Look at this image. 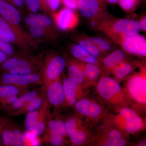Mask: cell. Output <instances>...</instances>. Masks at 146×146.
I'll use <instances>...</instances> for the list:
<instances>
[{
    "label": "cell",
    "mask_w": 146,
    "mask_h": 146,
    "mask_svg": "<svg viewBox=\"0 0 146 146\" xmlns=\"http://www.w3.org/2000/svg\"><path fill=\"white\" fill-rule=\"evenodd\" d=\"M43 60L31 52L19 50L15 55L9 57L0 66V73L30 74L40 71Z\"/></svg>",
    "instance_id": "6da1fadb"
},
{
    "label": "cell",
    "mask_w": 146,
    "mask_h": 146,
    "mask_svg": "<svg viewBox=\"0 0 146 146\" xmlns=\"http://www.w3.org/2000/svg\"><path fill=\"white\" fill-rule=\"evenodd\" d=\"M0 40L16 46L19 50L31 52L39 46L38 41L21 25L9 23L1 16Z\"/></svg>",
    "instance_id": "7a4b0ae2"
},
{
    "label": "cell",
    "mask_w": 146,
    "mask_h": 146,
    "mask_svg": "<svg viewBox=\"0 0 146 146\" xmlns=\"http://www.w3.org/2000/svg\"><path fill=\"white\" fill-rule=\"evenodd\" d=\"M66 65V60L62 56L55 53L47 55L42 61L39 71L42 78V89L45 91L50 84L60 77Z\"/></svg>",
    "instance_id": "3957f363"
},
{
    "label": "cell",
    "mask_w": 146,
    "mask_h": 146,
    "mask_svg": "<svg viewBox=\"0 0 146 146\" xmlns=\"http://www.w3.org/2000/svg\"><path fill=\"white\" fill-rule=\"evenodd\" d=\"M98 22L99 29L108 34H123L135 35L138 34L140 28L138 21L127 18L100 19Z\"/></svg>",
    "instance_id": "277c9868"
},
{
    "label": "cell",
    "mask_w": 146,
    "mask_h": 146,
    "mask_svg": "<svg viewBox=\"0 0 146 146\" xmlns=\"http://www.w3.org/2000/svg\"><path fill=\"white\" fill-rule=\"evenodd\" d=\"M112 40L119 44L127 52L141 56H146V40L142 35L123 34H107Z\"/></svg>",
    "instance_id": "5b68a950"
},
{
    "label": "cell",
    "mask_w": 146,
    "mask_h": 146,
    "mask_svg": "<svg viewBox=\"0 0 146 146\" xmlns=\"http://www.w3.org/2000/svg\"><path fill=\"white\" fill-rule=\"evenodd\" d=\"M40 72L30 74H16L2 73L0 74V84H8L31 89L35 86L42 85Z\"/></svg>",
    "instance_id": "8992f818"
},
{
    "label": "cell",
    "mask_w": 146,
    "mask_h": 146,
    "mask_svg": "<svg viewBox=\"0 0 146 146\" xmlns=\"http://www.w3.org/2000/svg\"><path fill=\"white\" fill-rule=\"evenodd\" d=\"M3 145L5 146L30 145L23 130L17 123L13 121L3 130L1 136Z\"/></svg>",
    "instance_id": "52a82bcc"
},
{
    "label": "cell",
    "mask_w": 146,
    "mask_h": 146,
    "mask_svg": "<svg viewBox=\"0 0 146 146\" xmlns=\"http://www.w3.org/2000/svg\"><path fill=\"white\" fill-rule=\"evenodd\" d=\"M53 21L58 29L63 31L71 30L79 23V17L74 10L67 8L62 9L51 14Z\"/></svg>",
    "instance_id": "ba28073f"
},
{
    "label": "cell",
    "mask_w": 146,
    "mask_h": 146,
    "mask_svg": "<svg viewBox=\"0 0 146 146\" xmlns=\"http://www.w3.org/2000/svg\"><path fill=\"white\" fill-rule=\"evenodd\" d=\"M105 1L104 0H78V9L83 17L98 21L102 18L104 12Z\"/></svg>",
    "instance_id": "9c48e42d"
},
{
    "label": "cell",
    "mask_w": 146,
    "mask_h": 146,
    "mask_svg": "<svg viewBox=\"0 0 146 146\" xmlns=\"http://www.w3.org/2000/svg\"><path fill=\"white\" fill-rule=\"evenodd\" d=\"M45 92L46 98L50 105L56 107L65 102L63 83L60 81L59 78L50 84Z\"/></svg>",
    "instance_id": "30bf717a"
},
{
    "label": "cell",
    "mask_w": 146,
    "mask_h": 146,
    "mask_svg": "<svg viewBox=\"0 0 146 146\" xmlns=\"http://www.w3.org/2000/svg\"><path fill=\"white\" fill-rule=\"evenodd\" d=\"M128 89L132 98L136 101L146 102V80L141 75L132 77L128 84Z\"/></svg>",
    "instance_id": "8fae6325"
},
{
    "label": "cell",
    "mask_w": 146,
    "mask_h": 146,
    "mask_svg": "<svg viewBox=\"0 0 146 146\" xmlns=\"http://www.w3.org/2000/svg\"><path fill=\"white\" fill-rule=\"evenodd\" d=\"M24 21L28 27L39 26L58 33V29L55 25L52 18L45 14L31 13L25 18Z\"/></svg>",
    "instance_id": "7c38bea8"
},
{
    "label": "cell",
    "mask_w": 146,
    "mask_h": 146,
    "mask_svg": "<svg viewBox=\"0 0 146 146\" xmlns=\"http://www.w3.org/2000/svg\"><path fill=\"white\" fill-rule=\"evenodd\" d=\"M0 16L9 23L20 25L22 16L20 11L5 0H0Z\"/></svg>",
    "instance_id": "4fadbf2b"
},
{
    "label": "cell",
    "mask_w": 146,
    "mask_h": 146,
    "mask_svg": "<svg viewBox=\"0 0 146 146\" xmlns=\"http://www.w3.org/2000/svg\"><path fill=\"white\" fill-rule=\"evenodd\" d=\"M98 90L102 98L108 100L119 93L121 91V87L115 80L104 77L98 84Z\"/></svg>",
    "instance_id": "5bb4252c"
},
{
    "label": "cell",
    "mask_w": 146,
    "mask_h": 146,
    "mask_svg": "<svg viewBox=\"0 0 146 146\" xmlns=\"http://www.w3.org/2000/svg\"><path fill=\"white\" fill-rule=\"evenodd\" d=\"M41 90V87H40L39 89H34L29 91L22 95L4 111L9 116H15L16 113L33 99L39 94Z\"/></svg>",
    "instance_id": "9a60e30c"
},
{
    "label": "cell",
    "mask_w": 146,
    "mask_h": 146,
    "mask_svg": "<svg viewBox=\"0 0 146 146\" xmlns=\"http://www.w3.org/2000/svg\"><path fill=\"white\" fill-rule=\"evenodd\" d=\"M120 112L125 119V129L128 133H135L141 129L143 122L135 112L128 108H125L121 110Z\"/></svg>",
    "instance_id": "2e32d148"
},
{
    "label": "cell",
    "mask_w": 146,
    "mask_h": 146,
    "mask_svg": "<svg viewBox=\"0 0 146 146\" xmlns=\"http://www.w3.org/2000/svg\"><path fill=\"white\" fill-rule=\"evenodd\" d=\"M50 104L47 100L38 110L33 133L37 136H41L46 129L48 117L50 114Z\"/></svg>",
    "instance_id": "e0dca14e"
},
{
    "label": "cell",
    "mask_w": 146,
    "mask_h": 146,
    "mask_svg": "<svg viewBox=\"0 0 146 146\" xmlns=\"http://www.w3.org/2000/svg\"><path fill=\"white\" fill-rule=\"evenodd\" d=\"M75 108L79 113L87 117H97L101 112L99 105L86 99L80 100L77 102L75 104Z\"/></svg>",
    "instance_id": "ac0fdd59"
},
{
    "label": "cell",
    "mask_w": 146,
    "mask_h": 146,
    "mask_svg": "<svg viewBox=\"0 0 146 146\" xmlns=\"http://www.w3.org/2000/svg\"><path fill=\"white\" fill-rule=\"evenodd\" d=\"M63 91L66 103L72 106L76 103L78 91V84L73 81L70 78H65L63 79Z\"/></svg>",
    "instance_id": "d6986e66"
},
{
    "label": "cell",
    "mask_w": 146,
    "mask_h": 146,
    "mask_svg": "<svg viewBox=\"0 0 146 146\" xmlns=\"http://www.w3.org/2000/svg\"><path fill=\"white\" fill-rule=\"evenodd\" d=\"M29 33L33 38L38 40L53 41L58 36V33H56L50 30L39 26L29 27Z\"/></svg>",
    "instance_id": "ffe728a7"
},
{
    "label": "cell",
    "mask_w": 146,
    "mask_h": 146,
    "mask_svg": "<svg viewBox=\"0 0 146 146\" xmlns=\"http://www.w3.org/2000/svg\"><path fill=\"white\" fill-rule=\"evenodd\" d=\"M46 100V92L41 88V91L33 99L26 105L25 107L16 113L15 117L23 115H26L28 113L35 111L42 107Z\"/></svg>",
    "instance_id": "44dd1931"
},
{
    "label": "cell",
    "mask_w": 146,
    "mask_h": 146,
    "mask_svg": "<svg viewBox=\"0 0 146 146\" xmlns=\"http://www.w3.org/2000/svg\"><path fill=\"white\" fill-rule=\"evenodd\" d=\"M71 53L74 56L87 63L95 64L97 63V57L89 53L79 44H74L70 46Z\"/></svg>",
    "instance_id": "7402d4cb"
},
{
    "label": "cell",
    "mask_w": 146,
    "mask_h": 146,
    "mask_svg": "<svg viewBox=\"0 0 146 146\" xmlns=\"http://www.w3.org/2000/svg\"><path fill=\"white\" fill-rule=\"evenodd\" d=\"M68 70L69 77L80 84L83 82L84 74L82 65L76 61L70 60L68 62Z\"/></svg>",
    "instance_id": "603a6c76"
},
{
    "label": "cell",
    "mask_w": 146,
    "mask_h": 146,
    "mask_svg": "<svg viewBox=\"0 0 146 146\" xmlns=\"http://www.w3.org/2000/svg\"><path fill=\"white\" fill-rule=\"evenodd\" d=\"M46 129L64 137L67 135L65 122L63 120L52 117L50 113L48 117Z\"/></svg>",
    "instance_id": "cb8c5ba5"
},
{
    "label": "cell",
    "mask_w": 146,
    "mask_h": 146,
    "mask_svg": "<svg viewBox=\"0 0 146 146\" xmlns=\"http://www.w3.org/2000/svg\"><path fill=\"white\" fill-rule=\"evenodd\" d=\"M30 91V89L20 88L8 84H0V100L9 96H21Z\"/></svg>",
    "instance_id": "d4e9b609"
},
{
    "label": "cell",
    "mask_w": 146,
    "mask_h": 146,
    "mask_svg": "<svg viewBox=\"0 0 146 146\" xmlns=\"http://www.w3.org/2000/svg\"><path fill=\"white\" fill-rule=\"evenodd\" d=\"M125 57V55L123 51L116 50L104 58V64L108 68L114 69L117 65L123 61Z\"/></svg>",
    "instance_id": "484cf974"
},
{
    "label": "cell",
    "mask_w": 146,
    "mask_h": 146,
    "mask_svg": "<svg viewBox=\"0 0 146 146\" xmlns=\"http://www.w3.org/2000/svg\"><path fill=\"white\" fill-rule=\"evenodd\" d=\"M41 142L53 146H61L65 143L64 136L45 129L41 135Z\"/></svg>",
    "instance_id": "4316f807"
},
{
    "label": "cell",
    "mask_w": 146,
    "mask_h": 146,
    "mask_svg": "<svg viewBox=\"0 0 146 146\" xmlns=\"http://www.w3.org/2000/svg\"><path fill=\"white\" fill-rule=\"evenodd\" d=\"M126 145V141L123 139L121 133L115 130L111 131L108 134L106 142L103 146H123Z\"/></svg>",
    "instance_id": "83f0119b"
},
{
    "label": "cell",
    "mask_w": 146,
    "mask_h": 146,
    "mask_svg": "<svg viewBox=\"0 0 146 146\" xmlns=\"http://www.w3.org/2000/svg\"><path fill=\"white\" fill-rule=\"evenodd\" d=\"M86 39L92 42L101 52H106L112 49V46L109 41L98 37H86Z\"/></svg>",
    "instance_id": "f1b7e54d"
},
{
    "label": "cell",
    "mask_w": 146,
    "mask_h": 146,
    "mask_svg": "<svg viewBox=\"0 0 146 146\" xmlns=\"http://www.w3.org/2000/svg\"><path fill=\"white\" fill-rule=\"evenodd\" d=\"M76 41L80 45L89 53L93 55L95 57H98L100 55L102 52L93 43L86 39V37L78 38L76 39Z\"/></svg>",
    "instance_id": "f546056e"
},
{
    "label": "cell",
    "mask_w": 146,
    "mask_h": 146,
    "mask_svg": "<svg viewBox=\"0 0 146 146\" xmlns=\"http://www.w3.org/2000/svg\"><path fill=\"white\" fill-rule=\"evenodd\" d=\"M114 72L119 79H123L132 70V67L129 63L123 61L114 68Z\"/></svg>",
    "instance_id": "4dcf8cb0"
},
{
    "label": "cell",
    "mask_w": 146,
    "mask_h": 146,
    "mask_svg": "<svg viewBox=\"0 0 146 146\" xmlns=\"http://www.w3.org/2000/svg\"><path fill=\"white\" fill-rule=\"evenodd\" d=\"M84 76H85L89 79L94 80L97 78L100 74V70L98 67L92 63H88L83 68Z\"/></svg>",
    "instance_id": "1f68e13d"
},
{
    "label": "cell",
    "mask_w": 146,
    "mask_h": 146,
    "mask_svg": "<svg viewBox=\"0 0 146 146\" xmlns=\"http://www.w3.org/2000/svg\"><path fill=\"white\" fill-rule=\"evenodd\" d=\"M68 136L74 145H81L86 139V134L78 127L72 131Z\"/></svg>",
    "instance_id": "d6a6232c"
},
{
    "label": "cell",
    "mask_w": 146,
    "mask_h": 146,
    "mask_svg": "<svg viewBox=\"0 0 146 146\" xmlns=\"http://www.w3.org/2000/svg\"><path fill=\"white\" fill-rule=\"evenodd\" d=\"M61 3V0H44L41 10L51 14L57 11Z\"/></svg>",
    "instance_id": "836d02e7"
},
{
    "label": "cell",
    "mask_w": 146,
    "mask_h": 146,
    "mask_svg": "<svg viewBox=\"0 0 146 146\" xmlns=\"http://www.w3.org/2000/svg\"><path fill=\"white\" fill-rule=\"evenodd\" d=\"M39 109L35 111L29 112L26 115L24 121V127L28 132H32L36 122Z\"/></svg>",
    "instance_id": "e575fe53"
},
{
    "label": "cell",
    "mask_w": 146,
    "mask_h": 146,
    "mask_svg": "<svg viewBox=\"0 0 146 146\" xmlns=\"http://www.w3.org/2000/svg\"><path fill=\"white\" fill-rule=\"evenodd\" d=\"M141 0H119L117 4L125 12H131L137 7Z\"/></svg>",
    "instance_id": "d590c367"
},
{
    "label": "cell",
    "mask_w": 146,
    "mask_h": 146,
    "mask_svg": "<svg viewBox=\"0 0 146 146\" xmlns=\"http://www.w3.org/2000/svg\"><path fill=\"white\" fill-rule=\"evenodd\" d=\"M44 0H25V7L31 13H37L42 10Z\"/></svg>",
    "instance_id": "8d00e7d4"
},
{
    "label": "cell",
    "mask_w": 146,
    "mask_h": 146,
    "mask_svg": "<svg viewBox=\"0 0 146 146\" xmlns=\"http://www.w3.org/2000/svg\"><path fill=\"white\" fill-rule=\"evenodd\" d=\"M0 50L5 53L9 57L15 55L17 52L13 45L1 40H0Z\"/></svg>",
    "instance_id": "74e56055"
},
{
    "label": "cell",
    "mask_w": 146,
    "mask_h": 146,
    "mask_svg": "<svg viewBox=\"0 0 146 146\" xmlns=\"http://www.w3.org/2000/svg\"><path fill=\"white\" fill-rule=\"evenodd\" d=\"M65 123L67 135H69L72 131L78 127L77 121L75 118H69Z\"/></svg>",
    "instance_id": "f35d334b"
},
{
    "label": "cell",
    "mask_w": 146,
    "mask_h": 146,
    "mask_svg": "<svg viewBox=\"0 0 146 146\" xmlns=\"http://www.w3.org/2000/svg\"><path fill=\"white\" fill-rule=\"evenodd\" d=\"M61 3L66 8L74 11L78 9V0H61Z\"/></svg>",
    "instance_id": "ab89813d"
},
{
    "label": "cell",
    "mask_w": 146,
    "mask_h": 146,
    "mask_svg": "<svg viewBox=\"0 0 146 146\" xmlns=\"http://www.w3.org/2000/svg\"><path fill=\"white\" fill-rule=\"evenodd\" d=\"M13 120L8 116L0 115V138L5 128Z\"/></svg>",
    "instance_id": "60d3db41"
},
{
    "label": "cell",
    "mask_w": 146,
    "mask_h": 146,
    "mask_svg": "<svg viewBox=\"0 0 146 146\" xmlns=\"http://www.w3.org/2000/svg\"><path fill=\"white\" fill-rule=\"evenodd\" d=\"M6 1L21 10L25 7V0H5Z\"/></svg>",
    "instance_id": "b9f144b4"
},
{
    "label": "cell",
    "mask_w": 146,
    "mask_h": 146,
    "mask_svg": "<svg viewBox=\"0 0 146 146\" xmlns=\"http://www.w3.org/2000/svg\"><path fill=\"white\" fill-rule=\"evenodd\" d=\"M140 27V30H142L144 32L146 31V17L145 16H142L141 17L139 21H138Z\"/></svg>",
    "instance_id": "7bdbcfd3"
},
{
    "label": "cell",
    "mask_w": 146,
    "mask_h": 146,
    "mask_svg": "<svg viewBox=\"0 0 146 146\" xmlns=\"http://www.w3.org/2000/svg\"><path fill=\"white\" fill-rule=\"evenodd\" d=\"M9 56L5 53L0 50V66L7 60Z\"/></svg>",
    "instance_id": "ee69618b"
},
{
    "label": "cell",
    "mask_w": 146,
    "mask_h": 146,
    "mask_svg": "<svg viewBox=\"0 0 146 146\" xmlns=\"http://www.w3.org/2000/svg\"><path fill=\"white\" fill-rule=\"evenodd\" d=\"M104 1L111 4H117L119 0H104Z\"/></svg>",
    "instance_id": "f6af8a7d"
},
{
    "label": "cell",
    "mask_w": 146,
    "mask_h": 146,
    "mask_svg": "<svg viewBox=\"0 0 146 146\" xmlns=\"http://www.w3.org/2000/svg\"><path fill=\"white\" fill-rule=\"evenodd\" d=\"M3 145L2 141V139L1 137V138H0V146Z\"/></svg>",
    "instance_id": "bcb514c9"
}]
</instances>
